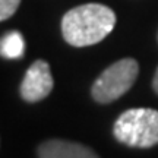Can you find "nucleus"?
Returning <instances> with one entry per match:
<instances>
[{"label": "nucleus", "instance_id": "1", "mask_svg": "<svg viewBox=\"0 0 158 158\" xmlns=\"http://www.w3.org/2000/svg\"><path fill=\"white\" fill-rule=\"evenodd\" d=\"M116 25V13L108 6L86 3L76 6L63 16L62 34L73 47H88L106 38Z\"/></svg>", "mask_w": 158, "mask_h": 158}, {"label": "nucleus", "instance_id": "2", "mask_svg": "<svg viewBox=\"0 0 158 158\" xmlns=\"http://www.w3.org/2000/svg\"><path fill=\"white\" fill-rule=\"evenodd\" d=\"M118 142L133 148H151L158 143V111L152 108L126 110L114 123Z\"/></svg>", "mask_w": 158, "mask_h": 158}, {"label": "nucleus", "instance_id": "3", "mask_svg": "<svg viewBox=\"0 0 158 158\" xmlns=\"http://www.w3.org/2000/svg\"><path fill=\"white\" fill-rule=\"evenodd\" d=\"M139 66L135 59H122L102 72L94 85L92 97L97 102L107 104L118 100L135 84Z\"/></svg>", "mask_w": 158, "mask_h": 158}, {"label": "nucleus", "instance_id": "4", "mask_svg": "<svg viewBox=\"0 0 158 158\" xmlns=\"http://www.w3.org/2000/svg\"><path fill=\"white\" fill-rule=\"evenodd\" d=\"M53 76L48 63L35 60L28 68L21 84V95L25 101L37 102L48 95L53 89Z\"/></svg>", "mask_w": 158, "mask_h": 158}, {"label": "nucleus", "instance_id": "5", "mask_svg": "<svg viewBox=\"0 0 158 158\" xmlns=\"http://www.w3.org/2000/svg\"><path fill=\"white\" fill-rule=\"evenodd\" d=\"M40 158H98L91 148L70 141L53 139L41 143L38 148Z\"/></svg>", "mask_w": 158, "mask_h": 158}, {"label": "nucleus", "instance_id": "6", "mask_svg": "<svg viewBox=\"0 0 158 158\" xmlns=\"http://www.w3.org/2000/svg\"><path fill=\"white\" fill-rule=\"evenodd\" d=\"M25 51V40L18 31H10L0 38V56L5 59H21Z\"/></svg>", "mask_w": 158, "mask_h": 158}, {"label": "nucleus", "instance_id": "7", "mask_svg": "<svg viewBox=\"0 0 158 158\" xmlns=\"http://www.w3.org/2000/svg\"><path fill=\"white\" fill-rule=\"evenodd\" d=\"M21 0H0V21L10 18L19 7Z\"/></svg>", "mask_w": 158, "mask_h": 158}, {"label": "nucleus", "instance_id": "8", "mask_svg": "<svg viewBox=\"0 0 158 158\" xmlns=\"http://www.w3.org/2000/svg\"><path fill=\"white\" fill-rule=\"evenodd\" d=\"M152 86H154V91L158 94V68L155 70V75H154V81H152Z\"/></svg>", "mask_w": 158, "mask_h": 158}]
</instances>
